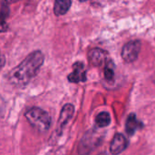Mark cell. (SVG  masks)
<instances>
[{"label":"cell","mask_w":155,"mask_h":155,"mask_svg":"<svg viewBox=\"0 0 155 155\" xmlns=\"http://www.w3.org/2000/svg\"><path fill=\"white\" fill-rule=\"evenodd\" d=\"M45 61L43 53L39 50L29 54L16 67L13 68L8 75L7 80L15 87H25L38 74Z\"/></svg>","instance_id":"1"},{"label":"cell","mask_w":155,"mask_h":155,"mask_svg":"<svg viewBox=\"0 0 155 155\" xmlns=\"http://www.w3.org/2000/svg\"><path fill=\"white\" fill-rule=\"evenodd\" d=\"M25 116L28 123L40 133L46 132L51 126V116L46 111L41 108L33 107L25 113Z\"/></svg>","instance_id":"2"},{"label":"cell","mask_w":155,"mask_h":155,"mask_svg":"<svg viewBox=\"0 0 155 155\" xmlns=\"http://www.w3.org/2000/svg\"><path fill=\"white\" fill-rule=\"evenodd\" d=\"M142 44L139 40H133L126 43L122 49V58L127 64L134 63L137 60L140 54Z\"/></svg>","instance_id":"3"},{"label":"cell","mask_w":155,"mask_h":155,"mask_svg":"<svg viewBox=\"0 0 155 155\" xmlns=\"http://www.w3.org/2000/svg\"><path fill=\"white\" fill-rule=\"evenodd\" d=\"M97 134L94 131H90L85 134L79 144V153L81 155L88 154L90 152L95 148L99 143V138L96 135Z\"/></svg>","instance_id":"4"},{"label":"cell","mask_w":155,"mask_h":155,"mask_svg":"<svg viewBox=\"0 0 155 155\" xmlns=\"http://www.w3.org/2000/svg\"><path fill=\"white\" fill-rule=\"evenodd\" d=\"M74 113V107L71 104H66L64 105V107L61 110L60 116L58 119V123L56 125V134L57 135H61L63 134V131L64 127L67 125L69 121L72 119Z\"/></svg>","instance_id":"5"},{"label":"cell","mask_w":155,"mask_h":155,"mask_svg":"<svg viewBox=\"0 0 155 155\" xmlns=\"http://www.w3.org/2000/svg\"><path fill=\"white\" fill-rule=\"evenodd\" d=\"M68 80L74 84L86 81V70L82 62H76L74 64L73 72L68 75Z\"/></svg>","instance_id":"6"},{"label":"cell","mask_w":155,"mask_h":155,"mask_svg":"<svg viewBox=\"0 0 155 155\" xmlns=\"http://www.w3.org/2000/svg\"><path fill=\"white\" fill-rule=\"evenodd\" d=\"M90 63L94 66H102L109 61L108 54L100 48H94L88 54Z\"/></svg>","instance_id":"7"},{"label":"cell","mask_w":155,"mask_h":155,"mask_svg":"<svg viewBox=\"0 0 155 155\" xmlns=\"http://www.w3.org/2000/svg\"><path fill=\"white\" fill-rule=\"evenodd\" d=\"M128 146V141L124 134H116L110 144V152L113 155H118L123 153Z\"/></svg>","instance_id":"8"},{"label":"cell","mask_w":155,"mask_h":155,"mask_svg":"<svg viewBox=\"0 0 155 155\" xmlns=\"http://www.w3.org/2000/svg\"><path fill=\"white\" fill-rule=\"evenodd\" d=\"M142 126H143V124L138 121V119L134 114H129V116L126 120V124H125V130H126V133L130 136L134 135L138 129L142 128Z\"/></svg>","instance_id":"9"},{"label":"cell","mask_w":155,"mask_h":155,"mask_svg":"<svg viewBox=\"0 0 155 155\" xmlns=\"http://www.w3.org/2000/svg\"><path fill=\"white\" fill-rule=\"evenodd\" d=\"M9 15V7L8 3L5 0L1 3V8H0V32H5L8 28V25L6 24V18Z\"/></svg>","instance_id":"10"},{"label":"cell","mask_w":155,"mask_h":155,"mask_svg":"<svg viewBox=\"0 0 155 155\" xmlns=\"http://www.w3.org/2000/svg\"><path fill=\"white\" fill-rule=\"evenodd\" d=\"M72 5V0H54V12L55 15H65Z\"/></svg>","instance_id":"11"},{"label":"cell","mask_w":155,"mask_h":155,"mask_svg":"<svg viewBox=\"0 0 155 155\" xmlns=\"http://www.w3.org/2000/svg\"><path fill=\"white\" fill-rule=\"evenodd\" d=\"M95 124L98 127L104 128L111 124V116L107 112H102L95 117Z\"/></svg>","instance_id":"12"},{"label":"cell","mask_w":155,"mask_h":155,"mask_svg":"<svg viewBox=\"0 0 155 155\" xmlns=\"http://www.w3.org/2000/svg\"><path fill=\"white\" fill-rule=\"evenodd\" d=\"M104 78L107 82H113L114 80V63L109 60L104 64Z\"/></svg>","instance_id":"13"},{"label":"cell","mask_w":155,"mask_h":155,"mask_svg":"<svg viewBox=\"0 0 155 155\" xmlns=\"http://www.w3.org/2000/svg\"><path fill=\"white\" fill-rule=\"evenodd\" d=\"M5 56L0 53V70L3 68V66H4V64H5Z\"/></svg>","instance_id":"14"},{"label":"cell","mask_w":155,"mask_h":155,"mask_svg":"<svg viewBox=\"0 0 155 155\" xmlns=\"http://www.w3.org/2000/svg\"><path fill=\"white\" fill-rule=\"evenodd\" d=\"M5 1H6L7 3H12V2H15V1H17V0H5Z\"/></svg>","instance_id":"15"},{"label":"cell","mask_w":155,"mask_h":155,"mask_svg":"<svg viewBox=\"0 0 155 155\" xmlns=\"http://www.w3.org/2000/svg\"><path fill=\"white\" fill-rule=\"evenodd\" d=\"M81 2H85V1H87V0H80Z\"/></svg>","instance_id":"16"},{"label":"cell","mask_w":155,"mask_h":155,"mask_svg":"<svg viewBox=\"0 0 155 155\" xmlns=\"http://www.w3.org/2000/svg\"><path fill=\"white\" fill-rule=\"evenodd\" d=\"M100 155H106V153H101Z\"/></svg>","instance_id":"17"}]
</instances>
